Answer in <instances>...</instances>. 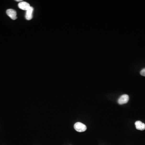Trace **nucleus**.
I'll list each match as a JSON object with an SVG mask.
<instances>
[{
  "mask_svg": "<svg viewBox=\"0 0 145 145\" xmlns=\"http://www.w3.org/2000/svg\"><path fill=\"white\" fill-rule=\"evenodd\" d=\"M136 128L138 130L143 131L145 129V124L141 121H137L135 123Z\"/></svg>",
  "mask_w": 145,
  "mask_h": 145,
  "instance_id": "5",
  "label": "nucleus"
},
{
  "mask_svg": "<svg viewBox=\"0 0 145 145\" xmlns=\"http://www.w3.org/2000/svg\"><path fill=\"white\" fill-rule=\"evenodd\" d=\"M6 13L7 15L13 20L17 19V12L14 9H7L6 10Z\"/></svg>",
  "mask_w": 145,
  "mask_h": 145,
  "instance_id": "3",
  "label": "nucleus"
},
{
  "mask_svg": "<svg viewBox=\"0 0 145 145\" xmlns=\"http://www.w3.org/2000/svg\"><path fill=\"white\" fill-rule=\"evenodd\" d=\"M74 128L77 131L79 132H83L87 129L86 125L80 122H77L75 124Z\"/></svg>",
  "mask_w": 145,
  "mask_h": 145,
  "instance_id": "1",
  "label": "nucleus"
},
{
  "mask_svg": "<svg viewBox=\"0 0 145 145\" xmlns=\"http://www.w3.org/2000/svg\"><path fill=\"white\" fill-rule=\"evenodd\" d=\"M129 100V96L127 94H124L121 95L118 100V104L121 105L127 103Z\"/></svg>",
  "mask_w": 145,
  "mask_h": 145,
  "instance_id": "2",
  "label": "nucleus"
},
{
  "mask_svg": "<svg viewBox=\"0 0 145 145\" xmlns=\"http://www.w3.org/2000/svg\"><path fill=\"white\" fill-rule=\"evenodd\" d=\"M16 1H17V2L22 1V0H16Z\"/></svg>",
  "mask_w": 145,
  "mask_h": 145,
  "instance_id": "8",
  "label": "nucleus"
},
{
  "mask_svg": "<svg viewBox=\"0 0 145 145\" xmlns=\"http://www.w3.org/2000/svg\"><path fill=\"white\" fill-rule=\"evenodd\" d=\"M33 7L31 6L29 8V9H28L26 11V19L28 20H30L31 19H32V17H33L32 14H33Z\"/></svg>",
  "mask_w": 145,
  "mask_h": 145,
  "instance_id": "6",
  "label": "nucleus"
},
{
  "mask_svg": "<svg viewBox=\"0 0 145 145\" xmlns=\"http://www.w3.org/2000/svg\"><path fill=\"white\" fill-rule=\"evenodd\" d=\"M18 7L19 9L27 11L28 9H29L31 6L28 3L26 2H21L18 4Z\"/></svg>",
  "mask_w": 145,
  "mask_h": 145,
  "instance_id": "4",
  "label": "nucleus"
},
{
  "mask_svg": "<svg viewBox=\"0 0 145 145\" xmlns=\"http://www.w3.org/2000/svg\"><path fill=\"white\" fill-rule=\"evenodd\" d=\"M140 74L143 76L145 77V68L142 69L140 71Z\"/></svg>",
  "mask_w": 145,
  "mask_h": 145,
  "instance_id": "7",
  "label": "nucleus"
}]
</instances>
